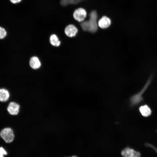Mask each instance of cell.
Returning a JSON list of instances; mask_svg holds the SVG:
<instances>
[{
	"mask_svg": "<svg viewBox=\"0 0 157 157\" xmlns=\"http://www.w3.org/2000/svg\"><path fill=\"white\" fill-rule=\"evenodd\" d=\"M99 20L97 11L93 10L87 14V16L85 19L83 21L79 22V24L83 31L94 33H96L98 30L99 27L98 22Z\"/></svg>",
	"mask_w": 157,
	"mask_h": 157,
	"instance_id": "obj_1",
	"label": "cell"
},
{
	"mask_svg": "<svg viewBox=\"0 0 157 157\" xmlns=\"http://www.w3.org/2000/svg\"><path fill=\"white\" fill-rule=\"evenodd\" d=\"M151 80L152 76H150L141 90L131 97L130 99V103L131 106H133L137 105L143 101L142 95L149 87Z\"/></svg>",
	"mask_w": 157,
	"mask_h": 157,
	"instance_id": "obj_2",
	"label": "cell"
},
{
	"mask_svg": "<svg viewBox=\"0 0 157 157\" xmlns=\"http://www.w3.org/2000/svg\"><path fill=\"white\" fill-rule=\"evenodd\" d=\"M0 135L7 143L13 142L15 138L14 132L13 129L9 127H6L2 129L0 132Z\"/></svg>",
	"mask_w": 157,
	"mask_h": 157,
	"instance_id": "obj_3",
	"label": "cell"
},
{
	"mask_svg": "<svg viewBox=\"0 0 157 157\" xmlns=\"http://www.w3.org/2000/svg\"><path fill=\"white\" fill-rule=\"evenodd\" d=\"M74 19L79 22L83 21L87 16L86 10L82 8H79L75 9L73 13Z\"/></svg>",
	"mask_w": 157,
	"mask_h": 157,
	"instance_id": "obj_4",
	"label": "cell"
},
{
	"mask_svg": "<svg viewBox=\"0 0 157 157\" xmlns=\"http://www.w3.org/2000/svg\"><path fill=\"white\" fill-rule=\"evenodd\" d=\"M78 31V28L74 24H69L65 28L64 31V34L68 37H75Z\"/></svg>",
	"mask_w": 157,
	"mask_h": 157,
	"instance_id": "obj_5",
	"label": "cell"
},
{
	"mask_svg": "<svg viewBox=\"0 0 157 157\" xmlns=\"http://www.w3.org/2000/svg\"><path fill=\"white\" fill-rule=\"evenodd\" d=\"M121 154L124 157H141V154L139 152L128 147L122 150Z\"/></svg>",
	"mask_w": 157,
	"mask_h": 157,
	"instance_id": "obj_6",
	"label": "cell"
},
{
	"mask_svg": "<svg viewBox=\"0 0 157 157\" xmlns=\"http://www.w3.org/2000/svg\"><path fill=\"white\" fill-rule=\"evenodd\" d=\"M20 106L17 103L13 101L10 102L7 107L9 113L12 115H17L19 112Z\"/></svg>",
	"mask_w": 157,
	"mask_h": 157,
	"instance_id": "obj_7",
	"label": "cell"
},
{
	"mask_svg": "<svg viewBox=\"0 0 157 157\" xmlns=\"http://www.w3.org/2000/svg\"><path fill=\"white\" fill-rule=\"evenodd\" d=\"M111 21L110 19L106 16H103L98 22L99 27L102 29L109 28L111 25Z\"/></svg>",
	"mask_w": 157,
	"mask_h": 157,
	"instance_id": "obj_8",
	"label": "cell"
},
{
	"mask_svg": "<svg viewBox=\"0 0 157 157\" xmlns=\"http://www.w3.org/2000/svg\"><path fill=\"white\" fill-rule=\"evenodd\" d=\"M29 65L32 69L36 70L40 68L41 63L38 57L33 56L30 58L29 61Z\"/></svg>",
	"mask_w": 157,
	"mask_h": 157,
	"instance_id": "obj_9",
	"label": "cell"
},
{
	"mask_svg": "<svg viewBox=\"0 0 157 157\" xmlns=\"http://www.w3.org/2000/svg\"><path fill=\"white\" fill-rule=\"evenodd\" d=\"M139 110L141 115L145 117L150 116L152 113L150 108L147 104L140 106L139 108Z\"/></svg>",
	"mask_w": 157,
	"mask_h": 157,
	"instance_id": "obj_10",
	"label": "cell"
},
{
	"mask_svg": "<svg viewBox=\"0 0 157 157\" xmlns=\"http://www.w3.org/2000/svg\"><path fill=\"white\" fill-rule=\"evenodd\" d=\"M50 44L54 47H58L61 44V42L59 40L58 36L55 33H52L49 37Z\"/></svg>",
	"mask_w": 157,
	"mask_h": 157,
	"instance_id": "obj_11",
	"label": "cell"
},
{
	"mask_svg": "<svg viewBox=\"0 0 157 157\" xmlns=\"http://www.w3.org/2000/svg\"><path fill=\"white\" fill-rule=\"evenodd\" d=\"M10 97L8 91L4 88L0 89V101L5 102L7 101Z\"/></svg>",
	"mask_w": 157,
	"mask_h": 157,
	"instance_id": "obj_12",
	"label": "cell"
},
{
	"mask_svg": "<svg viewBox=\"0 0 157 157\" xmlns=\"http://www.w3.org/2000/svg\"><path fill=\"white\" fill-rule=\"evenodd\" d=\"M83 0H60V4L63 6L70 5H78Z\"/></svg>",
	"mask_w": 157,
	"mask_h": 157,
	"instance_id": "obj_13",
	"label": "cell"
},
{
	"mask_svg": "<svg viewBox=\"0 0 157 157\" xmlns=\"http://www.w3.org/2000/svg\"><path fill=\"white\" fill-rule=\"evenodd\" d=\"M6 32L5 29L0 27V39H3L6 36Z\"/></svg>",
	"mask_w": 157,
	"mask_h": 157,
	"instance_id": "obj_14",
	"label": "cell"
},
{
	"mask_svg": "<svg viewBox=\"0 0 157 157\" xmlns=\"http://www.w3.org/2000/svg\"><path fill=\"white\" fill-rule=\"evenodd\" d=\"M7 154V152L2 147L0 148V157H3V156Z\"/></svg>",
	"mask_w": 157,
	"mask_h": 157,
	"instance_id": "obj_15",
	"label": "cell"
},
{
	"mask_svg": "<svg viewBox=\"0 0 157 157\" xmlns=\"http://www.w3.org/2000/svg\"><path fill=\"white\" fill-rule=\"evenodd\" d=\"M10 2L13 4H16L20 3L22 0H10Z\"/></svg>",
	"mask_w": 157,
	"mask_h": 157,
	"instance_id": "obj_16",
	"label": "cell"
},
{
	"mask_svg": "<svg viewBox=\"0 0 157 157\" xmlns=\"http://www.w3.org/2000/svg\"><path fill=\"white\" fill-rule=\"evenodd\" d=\"M145 145L147 147H151L157 153V149L153 145L148 143L146 144Z\"/></svg>",
	"mask_w": 157,
	"mask_h": 157,
	"instance_id": "obj_17",
	"label": "cell"
},
{
	"mask_svg": "<svg viewBox=\"0 0 157 157\" xmlns=\"http://www.w3.org/2000/svg\"><path fill=\"white\" fill-rule=\"evenodd\" d=\"M68 157H78L76 156L73 155V156H69Z\"/></svg>",
	"mask_w": 157,
	"mask_h": 157,
	"instance_id": "obj_18",
	"label": "cell"
},
{
	"mask_svg": "<svg viewBox=\"0 0 157 157\" xmlns=\"http://www.w3.org/2000/svg\"></svg>",
	"mask_w": 157,
	"mask_h": 157,
	"instance_id": "obj_19",
	"label": "cell"
}]
</instances>
